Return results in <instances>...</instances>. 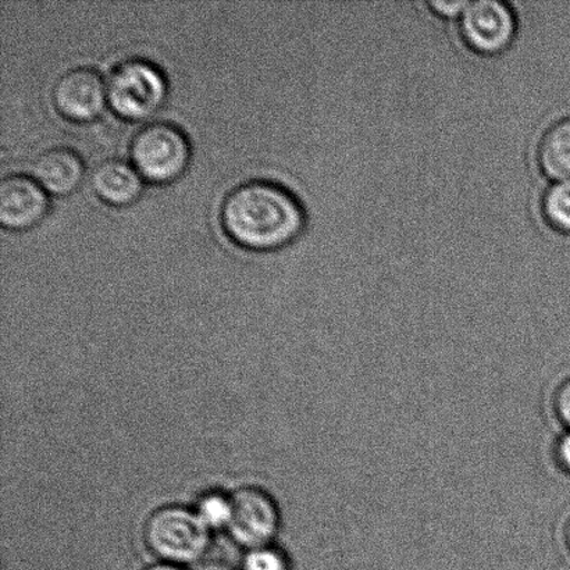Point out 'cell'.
<instances>
[{"label":"cell","instance_id":"10","mask_svg":"<svg viewBox=\"0 0 570 570\" xmlns=\"http://www.w3.org/2000/svg\"><path fill=\"white\" fill-rule=\"evenodd\" d=\"M91 186L105 203L127 205L141 194L144 177L130 161L109 158L94 167Z\"/></svg>","mask_w":570,"mask_h":570},{"label":"cell","instance_id":"8","mask_svg":"<svg viewBox=\"0 0 570 570\" xmlns=\"http://www.w3.org/2000/svg\"><path fill=\"white\" fill-rule=\"evenodd\" d=\"M49 205L47 189L33 176L11 173L0 181V222L4 227L20 230L37 225Z\"/></svg>","mask_w":570,"mask_h":570},{"label":"cell","instance_id":"13","mask_svg":"<svg viewBox=\"0 0 570 570\" xmlns=\"http://www.w3.org/2000/svg\"><path fill=\"white\" fill-rule=\"evenodd\" d=\"M198 515L209 529L227 527L232 521V500L220 494H209L199 501Z\"/></svg>","mask_w":570,"mask_h":570},{"label":"cell","instance_id":"2","mask_svg":"<svg viewBox=\"0 0 570 570\" xmlns=\"http://www.w3.org/2000/svg\"><path fill=\"white\" fill-rule=\"evenodd\" d=\"M108 102L117 115L141 120L164 105L169 92L165 71L155 61L131 56L111 67L106 78Z\"/></svg>","mask_w":570,"mask_h":570},{"label":"cell","instance_id":"6","mask_svg":"<svg viewBox=\"0 0 570 570\" xmlns=\"http://www.w3.org/2000/svg\"><path fill=\"white\" fill-rule=\"evenodd\" d=\"M232 521L228 532L248 549L267 547L281 527L277 505L269 494L254 488L238 490L232 497Z\"/></svg>","mask_w":570,"mask_h":570},{"label":"cell","instance_id":"16","mask_svg":"<svg viewBox=\"0 0 570 570\" xmlns=\"http://www.w3.org/2000/svg\"><path fill=\"white\" fill-rule=\"evenodd\" d=\"M468 2L455 0V2H444V0H432L429 2L430 9L443 17H460L465 10Z\"/></svg>","mask_w":570,"mask_h":570},{"label":"cell","instance_id":"11","mask_svg":"<svg viewBox=\"0 0 570 570\" xmlns=\"http://www.w3.org/2000/svg\"><path fill=\"white\" fill-rule=\"evenodd\" d=\"M538 161L546 176L554 181L570 180V116L551 122L541 136Z\"/></svg>","mask_w":570,"mask_h":570},{"label":"cell","instance_id":"4","mask_svg":"<svg viewBox=\"0 0 570 570\" xmlns=\"http://www.w3.org/2000/svg\"><path fill=\"white\" fill-rule=\"evenodd\" d=\"M209 530L198 513L181 507H167L150 517L145 538L150 550L171 566L193 563L208 551Z\"/></svg>","mask_w":570,"mask_h":570},{"label":"cell","instance_id":"15","mask_svg":"<svg viewBox=\"0 0 570 570\" xmlns=\"http://www.w3.org/2000/svg\"><path fill=\"white\" fill-rule=\"evenodd\" d=\"M554 412L560 422L570 432V376L563 379L554 394Z\"/></svg>","mask_w":570,"mask_h":570},{"label":"cell","instance_id":"20","mask_svg":"<svg viewBox=\"0 0 570 570\" xmlns=\"http://www.w3.org/2000/svg\"><path fill=\"white\" fill-rule=\"evenodd\" d=\"M145 570H183L176 566H171V563H166V566H155Z\"/></svg>","mask_w":570,"mask_h":570},{"label":"cell","instance_id":"18","mask_svg":"<svg viewBox=\"0 0 570 570\" xmlns=\"http://www.w3.org/2000/svg\"><path fill=\"white\" fill-rule=\"evenodd\" d=\"M198 570H233L230 567L223 566L220 562L204 563Z\"/></svg>","mask_w":570,"mask_h":570},{"label":"cell","instance_id":"9","mask_svg":"<svg viewBox=\"0 0 570 570\" xmlns=\"http://www.w3.org/2000/svg\"><path fill=\"white\" fill-rule=\"evenodd\" d=\"M86 164L82 156L70 147H52L39 154L32 164V175L48 193L66 195L81 183Z\"/></svg>","mask_w":570,"mask_h":570},{"label":"cell","instance_id":"3","mask_svg":"<svg viewBox=\"0 0 570 570\" xmlns=\"http://www.w3.org/2000/svg\"><path fill=\"white\" fill-rule=\"evenodd\" d=\"M130 156L145 180L171 181L186 170L191 158V142L187 132L175 122L149 121L134 132Z\"/></svg>","mask_w":570,"mask_h":570},{"label":"cell","instance_id":"1","mask_svg":"<svg viewBox=\"0 0 570 570\" xmlns=\"http://www.w3.org/2000/svg\"><path fill=\"white\" fill-rule=\"evenodd\" d=\"M220 220L227 236L242 247L271 250L299 236L306 212L301 199L282 183L250 178L226 194Z\"/></svg>","mask_w":570,"mask_h":570},{"label":"cell","instance_id":"17","mask_svg":"<svg viewBox=\"0 0 570 570\" xmlns=\"http://www.w3.org/2000/svg\"><path fill=\"white\" fill-rule=\"evenodd\" d=\"M556 460L558 466L570 473V432H566L556 444Z\"/></svg>","mask_w":570,"mask_h":570},{"label":"cell","instance_id":"19","mask_svg":"<svg viewBox=\"0 0 570 570\" xmlns=\"http://www.w3.org/2000/svg\"><path fill=\"white\" fill-rule=\"evenodd\" d=\"M563 540H566L567 550L570 556V517L566 523V528H563Z\"/></svg>","mask_w":570,"mask_h":570},{"label":"cell","instance_id":"5","mask_svg":"<svg viewBox=\"0 0 570 570\" xmlns=\"http://www.w3.org/2000/svg\"><path fill=\"white\" fill-rule=\"evenodd\" d=\"M517 30L515 10L504 0H473L460 16L461 37L478 53L504 52L515 39Z\"/></svg>","mask_w":570,"mask_h":570},{"label":"cell","instance_id":"12","mask_svg":"<svg viewBox=\"0 0 570 570\" xmlns=\"http://www.w3.org/2000/svg\"><path fill=\"white\" fill-rule=\"evenodd\" d=\"M541 214L556 232L570 234V180L554 181L546 189Z\"/></svg>","mask_w":570,"mask_h":570},{"label":"cell","instance_id":"7","mask_svg":"<svg viewBox=\"0 0 570 570\" xmlns=\"http://www.w3.org/2000/svg\"><path fill=\"white\" fill-rule=\"evenodd\" d=\"M53 102L61 115L76 121L95 119L108 100L102 75L91 66L72 67L56 80Z\"/></svg>","mask_w":570,"mask_h":570},{"label":"cell","instance_id":"14","mask_svg":"<svg viewBox=\"0 0 570 570\" xmlns=\"http://www.w3.org/2000/svg\"><path fill=\"white\" fill-rule=\"evenodd\" d=\"M244 570H289V563L282 552L262 547L250 550L245 558Z\"/></svg>","mask_w":570,"mask_h":570}]
</instances>
